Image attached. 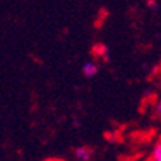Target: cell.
<instances>
[{
	"label": "cell",
	"mask_w": 161,
	"mask_h": 161,
	"mask_svg": "<svg viewBox=\"0 0 161 161\" xmlns=\"http://www.w3.org/2000/svg\"><path fill=\"white\" fill-rule=\"evenodd\" d=\"M92 155H93V150L90 147H77L74 150V157L77 161H90L92 160Z\"/></svg>",
	"instance_id": "cell-1"
},
{
	"label": "cell",
	"mask_w": 161,
	"mask_h": 161,
	"mask_svg": "<svg viewBox=\"0 0 161 161\" xmlns=\"http://www.w3.org/2000/svg\"><path fill=\"white\" fill-rule=\"evenodd\" d=\"M154 115L157 118H161V99H158L154 105Z\"/></svg>",
	"instance_id": "cell-4"
},
{
	"label": "cell",
	"mask_w": 161,
	"mask_h": 161,
	"mask_svg": "<svg viewBox=\"0 0 161 161\" xmlns=\"http://www.w3.org/2000/svg\"><path fill=\"white\" fill-rule=\"evenodd\" d=\"M153 157H155V158H161V141H158V142L155 144V145H154Z\"/></svg>",
	"instance_id": "cell-3"
},
{
	"label": "cell",
	"mask_w": 161,
	"mask_h": 161,
	"mask_svg": "<svg viewBox=\"0 0 161 161\" xmlns=\"http://www.w3.org/2000/svg\"><path fill=\"white\" fill-rule=\"evenodd\" d=\"M150 161H161V158H155V157H153Z\"/></svg>",
	"instance_id": "cell-6"
},
{
	"label": "cell",
	"mask_w": 161,
	"mask_h": 161,
	"mask_svg": "<svg viewBox=\"0 0 161 161\" xmlns=\"http://www.w3.org/2000/svg\"><path fill=\"white\" fill-rule=\"evenodd\" d=\"M147 6L151 8V9H155L157 8V2H154V0H148V2H147Z\"/></svg>",
	"instance_id": "cell-5"
},
{
	"label": "cell",
	"mask_w": 161,
	"mask_h": 161,
	"mask_svg": "<svg viewBox=\"0 0 161 161\" xmlns=\"http://www.w3.org/2000/svg\"><path fill=\"white\" fill-rule=\"evenodd\" d=\"M81 73L86 79H93L99 73V65L96 63H93V61H87V63L83 64Z\"/></svg>",
	"instance_id": "cell-2"
}]
</instances>
